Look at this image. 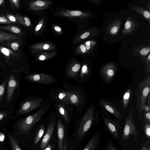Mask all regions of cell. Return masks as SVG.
Segmentation results:
<instances>
[{
    "instance_id": "6da1fadb",
    "label": "cell",
    "mask_w": 150,
    "mask_h": 150,
    "mask_svg": "<svg viewBox=\"0 0 150 150\" xmlns=\"http://www.w3.org/2000/svg\"><path fill=\"white\" fill-rule=\"evenodd\" d=\"M150 91V75H146L143 81L138 84L136 91L137 105L139 117H143L144 109Z\"/></svg>"
},
{
    "instance_id": "7a4b0ae2",
    "label": "cell",
    "mask_w": 150,
    "mask_h": 150,
    "mask_svg": "<svg viewBox=\"0 0 150 150\" xmlns=\"http://www.w3.org/2000/svg\"><path fill=\"white\" fill-rule=\"evenodd\" d=\"M46 111L45 107H42L35 113L20 121L18 127L20 132L25 134H28L34 125L40 120Z\"/></svg>"
},
{
    "instance_id": "3957f363",
    "label": "cell",
    "mask_w": 150,
    "mask_h": 150,
    "mask_svg": "<svg viewBox=\"0 0 150 150\" xmlns=\"http://www.w3.org/2000/svg\"><path fill=\"white\" fill-rule=\"evenodd\" d=\"M95 118V109L91 106L85 112L76 133L79 139H82L88 131L93 124Z\"/></svg>"
},
{
    "instance_id": "277c9868",
    "label": "cell",
    "mask_w": 150,
    "mask_h": 150,
    "mask_svg": "<svg viewBox=\"0 0 150 150\" xmlns=\"http://www.w3.org/2000/svg\"><path fill=\"white\" fill-rule=\"evenodd\" d=\"M134 110L133 106L129 110L128 115L125 120L122 139L123 142L127 141L130 137L132 135L135 142H137L139 137V133L136 127L132 115Z\"/></svg>"
},
{
    "instance_id": "5b68a950",
    "label": "cell",
    "mask_w": 150,
    "mask_h": 150,
    "mask_svg": "<svg viewBox=\"0 0 150 150\" xmlns=\"http://www.w3.org/2000/svg\"><path fill=\"white\" fill-rule=\"evenodd\" d=\"M26 80L39 84H50L55 82L56 79L55 77L47 74L39 73L27 75L24 76Z\"/></svg>"
},
{
    "instance_id": "8992f818",
    "label": "cell",
    "mask_w": 150,
    "mask_h": 150,
    "mask_svg": "<svg viewBox=\"0 0 150 150\" xmlns=\"http://www.w3.org/2000/svg\"><path fill=\"white\" fill-rule=\"evenodd\" d=\"M0 53L6 61L10 65L19 60L21 57V52L14 51L4 46H0Z\"/></svg>"
},
{
    "instance_id": "52a82bcc",
    "label": "cell",
    "mask_w": 150,
    "mask_h": 150,
    "mask_svg": "<svg viewBox=\"0 0 150 150\" xmlns=\"http://www.w3.org/2000/svg\"><path fill=\"white\" fill-rule=\"evenodd\" d=\"M42 99H34L27 100L22 103L17 111L20 115L28 113L38 107L42 102Z\"/></svg>"
},
{
    "instance_id": "ba28073f",
    "label": "cell",
    "mask_w": 150,
    "mask_h": 150,
    "mask_svg": "<svg viewBox=\"0 0 150 150\" xmlns=\"http://www.w3.org/2000/svg\"><path fill=\"white\" fill-rule=\"evenodd\" d=\"M105 127L107 130L113 137L119 136L120 125L118 122L105 117L103 118Z\"/></svg>"
},
{
    "instance_id": "9c48e42d",
    "label": "cell",
    "mask_w": 150,
    "mask_h": 150,
    "mask_svg": "<svg viewBox=\"0 0 150 150\" xmlns=\"http://www.w3.org/2000/svg\"><path fill=\"white\" fill-rule=\"evenodd\" d=\"M124 28L122 31L124 35H129L133 33L139 26V23L131 17H128L125 23Z\"/></svg>"
},
{
    "instance_id": "30bf717a",
    "label": "cell",
    "mask_w": 150,
    "mask_h": 150,
    "mask_svg": "<svg viewBox=\"0 0 150 150\" xmlns=\"http://www.w3.org/2000/svg\"><path fill=\"white\" fill-rule=\"evenodd\" d=\"M54 127V121L52 120L47 127L45 134L41 140L39 146L40 149H43L48 144L53 134Z\"/></svg>"
},
{
    "instance_id": "8fae6325",
    "label": "cell",
    "mask_w": 150,
    "mask_h": 150,
    "mask_svg": "<svg viewBox=\"0 0 150 150\" xmlns=\"http://www.w3.org/2000/svg\"><path fill=\"white\" fill-rule=\"evenodd\" d=\"M116 66L112 63H109L102 68L101 73L105 80L110 81L113 78L115 74Z\"/></svg>"
},
{
    "instance_id": "7c38bea8",
    "label": "cell",
    "mask_w": 150,
    "mask_h": 150,
    "mask_svg": "<svg viewBox=\"0 0 150 150\" xmlns=\"http://www.w3.org/2000/svg\"><path fill=\"white\" fill-rule=\"evenodd\" d=\"M100 102L102 106L114 116L120 120L122 119L123 116L122 114L111 103L102 99L100 100Z\"/></svg>"
},
{
    "instance_id": "4fadbf2b",
    "label": "cell",
    "mask_w": 150,
    "mask_h": 150,
    "mask_svg": "<svg viewBox=\"0 0 150 150\" xmlns=\"http://www.w3.org/2000/svg\"><path fill=\"white\" fill-rule=\"evenodd\" d=\"M18 86V83L13 74L11 75L8 79L6 93V103H8L13 96L15 89Z\"/></svg>"
},
{
    "instance_id": "5bb4252c",
    "label": "cell",
    "mask_w": 150,
    "mask_h": 150,
    "mask_svg": "<svg viewBox=\"0 0 150 150\" xmlns=\"http://www.w3.org/2000/svg\"><path fill=\"white\" fill-rule=\"evenodd\" d=\"M21 38L15 35L1 31L0 30V43L5 46L8 42L15 41H21Z\"/></svg>"
},
{
    "instance_id": "9a60e30c",
    "label": "cell",
    "mask_w": 150,
    "mask_h": 150,
    "mask_svg": "<svg viewBox=\"0 0 150 150\" xmlns=\"http://www.w3.org/2000/svg\"><path fill=\"white\" fill-rule=\"evenodd\" d=\"M100 134L97 130L93 134L83 150H95L100 142Z\"/></svg>"
},
{
    "instance_id": "2e32d148",
    "label": "cell",
    "mask_w": 150,
    "mask_h": 150,
    "mask_svg": "<svg viewBox=\"0 0 150 150\" xmlns=\"http://www.w3.org/2000/svg\"><path fill=\"white\" fill-rule=\"evenodd\" d=\"M121 23L120 19H116L112 22L107 28V33L111 36H116L120 31Z\"/></svg>"
},
{
    "instance_id": "e0dca14e",
    "label": "cell",
    "mask_w": 150,
    "mask_h": 150,
    "mask_svg": "<svg viewBox=\"0 0 150 150\" xmlns=\"http://www.w3.org/2000/svg\"><path fill=\"white\" fill-rule=\"evenodd\" d=\"M57 133L59 150H63L65 136V128L61 120L58 119L57 123Z\"/></svg>"
},
{
    "instance_id": "ac0fdd59",
    "label": "cell",
    "mask_w": 150,
    "mask_h": 150,
    "mask_svg": "<svg viewBox=\"0 0 150 150\" xmlns=\"http://www.w3.org/2000/svg\"><path fill=\"white\" fill-rule=\"evenodd\" d=\"M130 8L144 18L149 24L150 23V13L149 11L142 7L137 6H132Z\"/></svg>"
},
{
    "instance_id": "d6986e66",
    "label": "cell",
    "mask_w": 150,
    "mask_h": 150,
    "mask_svg": "<svg viewBox=\"0 0 150 150\" xmlns=\"http://www.w3.org/2000/svg\"><path fill=\"white\" fill-rule=\"evenodd\" d=\"M69 103L75 105L79 104L81 101L80 94L78 92L73 91L68 92Z\"/></svg>"
},
{
    "instance_id": "ffe728a7",
    "label": "cell",
    "mask_w": 150,
    "mask_h": 150,
    "mask_svg": "<svg viewBox=\"0 0 150 150\" xmlns=\"http://www.w3.org/2000/svg\"><path fill=\"white\" fill-rule=\"evenodd\" d=\"M80 68L81 65L79 64L73 65L67 70L66 74L67 76L71 78L76 77Z\"/></svg>"
},
{
    "instance_id": "44dd1931",
    "label": "cell",
    "mask_w": 150,
    "mask_h": 150,
    "mask_svg": "<svg viewBox=\"0 0 150 150\" xmlns=\"http://www.w3.org/2000/svg\"><path fill=\"white\" fill-rule=\"evenodd\" d=\"M57 110L64 119L65 121L67 122L69 119L68 112L65 106L62 104L57 102L55 104Z\"/></svg>"
},
{
    "instance_id": "7402d4cb",
    "label": "cell",
    "mask_w": 150,
    "mask_h": 150,
    "mask_svg": "<svg viewBox=\"0 0 150 150\" xmlns=\"http://www.w3.org/2000/svg\"><path fill=\"white\" fill-rule=\"evenodd\" d=\"M0 30H6L17 35H20L21 33L19 28L12 24L0 25Z\"/></svg>"
},
{
    "instance_id": "603a6c76",
    "label": "cell",
    "mask_w": 150,
    "mask_h": 150,
    "mask_svg": "<svg viewBox=\"0 0 150 150\" xmlns=\"http://www.w3.org/2000/svg\"><path fill=\"white\" fill-rule=\"evenodd\" d=\"M57 98L62 104H68L69 103L68 92L61 91L57 95Z\"/></svg>"
},
{
    "instance_id": "cb8c5ba5",
    "label": "cell",
    "mask_w": 150,
    "mask_h": 150,
    "mask_svg": "<svg viewBox=\"0 0 150 150\" xmlns=\"http://www.w3.org/2000/svg\"><path fill=\"white\" fill-rule=\"evenodd\" d=\"M131 91L130 89L127 90L124 93L122 98V106L125 110H127L130 100Z\"/></svg>"
},
{
    "instance_id": "d4e9b609",
    "label": "cell",
    "mask_w": 150,
    "mask_h": 150,
    "mask_svg": "<svg viewBox=\"0 0 150 150\" xmlns=\"http://www.w3.org/2000/svg\"><path fill=\"white\" fill-rule=\"evenodd\" d=\"M21 45V41H15L8 42L5 46L14 51L21 52L20 50Z\"/></svg>"
},
{
    "instance_id": "484cf974",
    "label": "cell",
    "mask_w": 150,
    "mask_h": 150,
    "mask_svg": "<svg viewBox=\"0 0 150 150\" xmlns=\"http://www.w3.org/2000/svg\"><path fill=\"white\" fill-rule=\"evenodd\" d=\"M45 130L44 124L39 127L37 132L34 140V143L35 145H36L38 143L44 134Z\"/></svg>"
},
{
    "instance_id": "4316f807",
    "label": "cell",
    "mask_w": 150,
    "mask_h": 150,
    "mask_svg": "<svg viewBox=\"0 0 150 150\" xmlns=\"http://www.w3.org/2000/svg\"><path fill=\"white\" fill-rule=\"evenodd\" d=\"M20 23L29 26L31 24L30 19L27 17H23L18 14L14 15Z\"/></svg>"
},
{
    "instance_id": "83f0119b",
    "label": "cell",
    "mask_w": 150,
    "mask_h": 150,
    "mask_svg": "<svg viewBox=\"0 0 150 150\" xmlns=\"http://www.w3.org/2000/svg\"><path fill=\"white\" fill-rule=\"evenodd\" d=\"M8 139L12 150H22L15 138L11 135H9Z\"/></svg>"
},
{
    "instance_id": "f1b7e54d",
    "label": "cell",
    "mask_w": 150,
    "mask_h": 150,
    "mask_svg": "<svg viewBox=\"0 0 150 150\" xmlns=\"http://www.w3.org/2000/svg\"><path fill=\"white\" fill-rule=\"evenodd\" d=\"M143 127L144 133L148 140L150 139V123H143Z\"/></svg>"
},
{
    "instance_id": "f546056e",
    "label": "cell",
    "mask_w": 150,
    "mask_h": 150,
    "mask_svg": "<svg viewBox=\"0 0 150 150\" xmlns=\"http://www.w3.org/2000/svg\"><path fill=\"white\" fill-rule=\"evenodd\" d=\"M145 68V71L146 75H150V54H149L144 62Z\"/></svg>"
},
{
    "instance_id": "4dcf8cb0",
    "label": "cell",
    "mask_w": 150,
    "mask_h": 150,
    "mask_svg": "<svg viewBox=\"0 0 150 150\" xmlns=\"http://www.w3.org/2000/svg\"><path fill=\"white\" fill-rule=\"evenodd\" d=\"M150 52V48L149 46L145 47L142 48L139 51V52L141 56L144 58V60L146 58Z\"/></svg>"
},
{
    "instance_id": "1f68e13d",
    "label": "cell",
    "mask_w": 150,
    "mask_h": 150,
    "mask_svg": "<svg viewBox=\"0 0 150 150\" xmlns=\"http://www.w3.org/2000/svg\"><path fill=\"white\" fill-rule=\"evenodd\" d=\"M8 80V79H6L4 80L0 85V102L4 94L6 87L7 83Z\"/></svg>"
},
{
    "instance_id": "d6a6232c",
    "label": "cell",
    "mask_w": 150,
    "mask_h": 150,
    "mask_svg": "<svg viewBox=\"0 0 150 150\" xmlns=\"http://www.w3.org/2000/svg\"><path fill=\"white\" fill-rule=\"evenodd\" d=\"M96 42L94 40H88L85 43V47L86 50L89 51L93 48L96 44Z\"/></svg>"
},
{
    "instance_id": "836d02e7",
    "label": "cell",
    "mask_w": 150,
    "mask_h": 150,
    "mask_svg": "<svg viewBox=\"0 0 150 150\" xmlns=\"http://www.w3.org/2000/svg\"><path fill=\"white\" fill-rule=\"evenodd\" d=\"M5 16L13 24L20 23L15 15L14 16L11 14H7Z\"/></svg>"
},
{
    "instance_id": "e575fe53",
    "label": "cell",
    "mask_w": 150,
    "mask_h": 150,
    "mask_svg": "<svg viewBox=\"0 0 150 150\" xmlns=\"http://www.w3.org/2000/svg\"><path fill=\"white\" fill-rule=\"evenodd\" d=\"M143 123H150V111L144 112Z\"/></svg>"
},
{
    "instance_id": "d590c367",
    "label": "cell",
    "mask_w": 150,
    "mask_h": 150,
    "mask_svg": "<svg viewBox=\"0 0 150 150\" xmlns=\"http://www.w3.org/2000/svg\"><path fill=\"white\" fill-rule=\"evenodd\" d=\"M141 150H150V141L147 140L142 145Z\"/></svg>"
},
{
    "instance_id": "8d00e7d4",
    "label": "cell",
    "mask_w": 150,
    "mask_h": 150,
    "mask_svg": "<svg viewBox=\"0 0 150 150\" xmlns=\"http://www.w3.org/2000/svg\"><path fill=\"white\" fill-rule=\"evenodd\" d=\"M0 24H13L5 16H0Z\"/></svg>"
},
{
    "instance_id": "74e56055",
    "label": "cell",
    "mask_w": 150,
    "mask_h": 150,
    "mask_svg": "<svg viewBox=\"0 0 150 150\" xmlns=\"http://www.w3.org/2000/svg\"><path fill=\"white\" fill-rule=\"evenodd\" d=\"M20 0H10V3L14 8H18L20 7Z\"/></svg>"
},
{
    "instance_id": "f35d334b",
    "label": "cell",
    "mask_w": 150,
    "mask_h": 150,
    "mask_svg": "<svg viewBox=\"0 0 150 150\" xmlns=\"http://www.w3.org/2000/svg\"><path fill=\"white\" fill-rule=\"evenodd\" d=\"M87 71L88 69L87 66L86 65H84L82 68L81 76H82L86 74L87 73Z\"/></svg>"
},
{
    "instance_id": "ab89813d",
    "label": "cell",
    "mask_w": 150,
    "mask_h": 150,
    "mask_svg": "<svg viewBox=\"0 0 150 150\" xmlns=\"http://www.w3.org/2000/svg\"><path fill=\"white\" fill-rule=\"evenodd\" d=\"M71 14L74 16H79L82 14V13L79 11H71Z\"/></svg>"
},
{
    "instance_id": "60d3db41",
    "label": "cell",
    "mask_w": 150,
    "mask_h": 150,
    "mask_svg": "<svg viewBox=\"0 0 150 150\" xmlns=\"http://www.w3.org/2000/svg\"><path fill=\"white\" fill-rule=\"evenodd\" d=\"M54 147V145L50 144H48L45 148L42 150H53Z\"/></svg>"
},
{
    "instance_id": "b9f144b4",
    "label": "cell",
    "mask_w": 150,
    "mask_h": 150,
    "mask_svg": "<svg viewBox=\"0 0 150 150\" xmlns=\"http://www.w3.org/2000/svg\"><path fill=\"white\" fill-rule=\"evenodd\" d=\"M35 4L36 6H42L45 5V2L41 0L36 1L35 3Z\"/></svg>"
},
{
    "instance_id": "7bdbcfd3",
    "label": "cell",
    "mask_w": 150,
    "mask_h": 150,
    "mask_svg": "<svg viewBox=\"0 0 150 150\" xmlns=\"http://www.w3.org/2000/svg\"><path fill=\"white\" fill-rule=\"evenodd\" d=\"M7 115V113L4 111H0V120L6 117Z\"/></svg>"
},
{
    "instance_id": "ee69618b",
    "label": "cell",
    "mask_w": 150,
    "mask_h": 150,
    "mask_svg": "<svg viewBox=\"0 0 150 150\" xmlns=\"http://www.w3.org/2000/svg\"><path fill=\"white\" fill-rule=\"evenodd\" d=\"M67 139L65 138L64 142L63 150H68Z\"/></svg>"
},
{
    "instance_id": "f6af8a7d",
    "label": "cell",
    "mask_w": 150,
    "mask_h": 150,
    "mask_svg": "<svg viewBox=\"0 0 150 150\" xmlns=\"http://www.w3.org/2000/svg\"><path fill=\"white\" fill-rule=\"evenodd\" d=\"M80 49L81 52L83 53H85L86 52V49L85 46L83 44L81 45L80 46Z\"/></svg>"
},
{
    "instance_id": "bcb514c9",
    "label": "cell",
    "mask_w": 150,
    "mask_h": 150,
    "mask_svg": "<svg viewBox=\"0 0 150 150\" xmlns=\"http://www.w3.org/2000/svg\"><path fill=\"white\" fill-rule=\"evenodd\" d=\"M107 150H117V149L113 145L110 144L108 146Z\"/></svg>"
},
{
    "instance_id": "7dc6e473",
    "label": "cell",
    "mask_w": 150,
    "mask_h": 150,
    "mask_svg": "<svg viewBox=\"0 0 150 150\" xmlns=\"http://www.w3.org/2000/svg\"><path fill=\"white\" fill-rule=\"evenodd\" d=\"M42 22H41L39 24L37 25L35 28V30L36 31H38L42 27Z\"/></svg>"
},
{
    "instance_id": "c3c4849f",
    "label": "cell",
    "mask_w": 150,
    "mask_h": 150,
    "mask_svg": "<svg viewBox=\"0 0 150 150\" xmlns=\"http://www.w3.org/2000/svg\"><path fill=\"white\" fill-rule=\"evenodd\" d=\"M5 138L4 135L2 133L0 132V141H3Z\"/></svg>"
},
{
    "instance_id": "681fc988",
    "label": "cell",
    "mask_w": 150,
    "mask_h": 150,
    "mask_svg": "<svg viewBox=\"0 0 150 150\" xmlns=\"http://www.w3.org/2000/svg\"><path fill=\"white\" fill-rule=\"evenodd\" d=\"M93 1H94V3L96 5H98V4H101V2L99 0H96Z\"/></svg>"
},
{
    "instance_id": "f907efd6",
    "label": "cell",
    "mask_w": 150,
    "mask_h": 150,
    "mask_svg": "<svg viewBox=\"0 0 150 150\" xmlns=\"http://www.w3.org/2000/svg\"><path fill=\"white\" fill-rule=\"evenodd\" d=\"M45 59V57L43 55H41L39 57V59L40 60H44Z\"/></svg>"
},
{
    "instance_id": "816d5d0a",
    "label": "cell",
    "mask_w": 150,
    "mask_h": 150,
    "mask_svg": "<svg viewBox=\"0 0 150 150\" xmlns=\"http://www.w3.org/2000/svg\"><path fill=\"white\" fill-rule=\"evenodd\" d=\"M55 30L57 32H60L61 30V29L59 26H56L54 28Z\"/></svg>"
},
{
    "instance_id": "f5cc1de1",
    "label": "cell",
    "mask_w": 150,
    "mask_h": 150,
    "mask_svg": "<svg viewBox=\"0 0 150 150\" xmlns=\"http://www.w3.org/2000/svg\"><path fill=\"white\" fill-rule=\"evenodd\" d=\"M49 47V46L47 44H45L43 47V48L44 50H47L48 49Z\"/></svg>"
},
{
    "instance_id": "db71d44e",
    "label": "cell",
    "mask_w": 150,
    "mask_h": 150,
    "mask_svg": "<svg viewBox=\"0 0 150 150\" xmlns=\"http://www.w3.org/2000/svg\"><path fill=\"white\" fill-rule=\"evenodd\" d=\"M4 1V0H0V6L1 5Z\"/></svg>"
},
{
    "instance_id": "11a10c76",
    "label": "cell",
    "mask_w": 150,
    "mask_h": 150,
    "mask_svg": "<svg viewBox=\"0 0 150 150\" xmlns=\"http://www.w3.org/2000/svg\"><path fill=\"white\" fill-rule=\"evenodd\" d=\"M1 60H0V66H1Z\"/></svg>"
},
{
    "instance_id": "9f6ffc18",
    "label": "cell",
    "mask_w": 150,
    "mask_h": 150,
    "mask_svg": "<svg viewBox=\"0 0 150 150\" xmlns=\"http://www.w3.org/2000/svg\"><path fill=\"white\" fill-rule=\"evenodd\" d=\"M1 81H0V85H1Z\"/></svg>"
}]
</instances>
